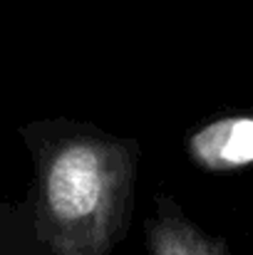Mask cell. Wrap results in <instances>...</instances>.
Masks as SVG:
<instances>
[{"instance_id": "cell-1", "label": "cell", "mask_w": 253, "mask_h": 255, "mask_svg": "<svg viewBox=\"0 0 253 255\" xmlns=\"http://www.w3.org/2000/svg\"><path fill=\"white\" fill-rule=\"evenodd\" d=\"M137 146L62 134L40 149L37 228L52 255H107L124 231Z\"/></svg>"}, {"instance_id": "cell-2", "label": "cell", "mask_w": 253, "mask_h": 255, "mask_svg": "<svg viewBox=\"0 0 253 255\" xmlns=\"http://www.w3.org/2000/svg\"><path fill=\"white\" fill-rule=\"evenodd\" d=\"M189 156L206 171H236L253 164V117H226L189 139Z\"/></svg>"}, {"instance_id": "cell-3", "label": "cell", "mask_w": 253, "mask_h": 255, "mask_svg": "<svg viewBox=\"0 0 253 255\" xmlns=\"http://www.w3.org/2000/svg\"><path fill=\"white\" fill-rule=\"evenodd\" d=\"M147 236L152 255H229L169 201H162L159 213L147 221Z\"/></svg>"}]
</instances>
